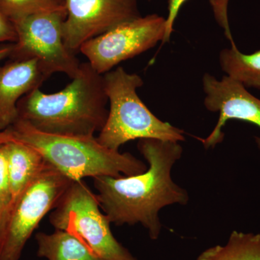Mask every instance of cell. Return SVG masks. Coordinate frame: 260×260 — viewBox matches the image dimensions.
<instances>
[{
  "instance_id": "obj_1",
  "label": "cell",
  "mask_w": 260,
  "mask_h": 260,
  "mask_svg": "<svg viewBox=\"0 0 260 260\" xmlns=\"http://www.w3.org/2000/svg\"><path fill=\"white\" fill-rule=\"evenodd\" d=\"M138 150L148 162L146 171L129 177L94 178V187L101 208L111 223L117 226L140 223L152 240L160 236L162 224L159 212L168 205H185L186 189L172 178L174 164L181 158L183 148L179 142L139 140Z\"/></svg>"
},
{
  "instance_id": "obj_2",
  "label": "cell",
  "mask_w": 260,
  "mask_h": 260,
  "mask_svg": "<svg viewBox=\"0 0 260 260\" xmlns=\"http://www.w3.org/2000/svg\"><path fill=\"white\" fill-rule=\"evenodd\" d=\"M109 102L104 76L81 63L71 83L57 93L34 89L18 102V119L34 129L58 135L90 136L107 121Z\"/></svg>"
},
{
  "instance_id": "obj_3",
  "label": "cell",
  "mask_w": 260,
  "mask_h": 260,
  "mask_svg": "<svg viewBox=\"0 0 260 260\" xmlns=\"http://www.w3.org/2000/svg\"><path fill=\"white\" fill-rule=\"evenodd\" d=\"M8 130L13 139L37 149L49 166L73 181L86 177H129L148 168L131 153L104 146L94 135L47 134L19 119Z\"/></svg>"
},
{
  "instance_id": "obj_4",
  "label": "cell",
  "mask_w": 260,
  "mask_h": 260,
  "mask_svg": "<svg viewBox=\"0 0 260 260\" xmlns=\"http://www.w3.org/2000/svg\"><path fill=\"white\" fill-rule=\"evenodd\" d=\"M103 76L110 107L107 121L97 137L101 144L119 150L121 145L135 140L184 141L183 130L159 119L142 102L137 93L143 85L140 75L118 68Z\"/></svg>"
},
{
  "instance_id": "obj_5",
  "label": "cell",
  "mask_w": 260,
  "mask_h": 260,
  "mask_svg": "<svg viewBox=\"0 0 260 260\" xmlns=\"http://www.w3.org/2000/svg\"><path fill=\"white\" fill-rule=\"evenodd\" d=\"M49 220L54 229L75 236L103 260H139L116 240L96 194L83 180L70 184Z\"/></svg>"
},
{
  "instance_id": "obj_6",
  "label": "cell",
  "mask_w": 260,
  "mask_h": 260,
  "mask_svg": "<svg viewBox=\"0 0 260 260\" xmlns=\"http://www.w3.org/2000/svg\"><path fill=\"white\" fill-rule=\"evenodd\" d=\"M73 182L47 166L30 183L3 220L0 260H19L28 239Z\"/></svg>"
},
{
  "instance_id": "obj_7",
  "label": "cell",
  "mask_w": 260,
  "mask_h": 260,
  "mask_svg": "<svg viewBox=\"0 0 260 260\" xmlns=\"http://www.w3.org/2000/svg\"><path fill=\"white\" fill-rule=\"evenodd\" d=\"M66 10L40 13L13 22L17 34L10 59H36L49 78L56 73L73 78L80 64L65 46L62 26Z\"/></svg>"
},
{
  "instance_id": "obj_8",
  "label": "cell",
  "mask_w": 260,
  "mask_h": 260,
  "mask_svg": "<svg viewBox=\"0 0 260 260\" xmlns=\"http://www.w3.org/2000/svg\"><path fill=\"white\" fill-rule=\"evenodd\" d=\"M167 19L157 14L140 16L85 42L79 51L98 73L105 74L122 61L166 42Z\"/></svg>"
},
{
  "instance_id": "obj_9",
  "label": "cell",
  "mask_w": 260,
  "mask_h": 260,
  "mask_svg": "<svg viewBox=\"0 0 260 260\" xmlns=\"http://www.w3.org/2000/svg\"><path fill=\"white\" fill-rule=\"evenodd\" d=\"M65 46L73 53L83 44L140 16L137 0H64Z\"/></svg>"
},
{
  "instance_id": "obj_10",
  "label": "cell",
  "mask_w": 260,
  "mask_h": 260,
  "mask_svg": "<svg viewBox=\"0 0 260 260\" xmlns=\"http://www.w3.org/2000/svg\"><path fill=\"white\" fill-rule=\"evenodd\" d=\"M205 107L212 112H219L218 122L209 136L201 139L206 149L214 148L223 140L222 129L230 119L251 123L260 128V99L248 91L242 83L225 75L217 79L210 74L203 78ZM260 150V137H255Z\"/></svg>"
},
{
  "instance_id": "obj_11",
  "label": "cell",
  "mask_w": 260,
  "mask_h": 260,
  "mask_svg": "<svg viewBox=\"0 0 260 260\" xmlns=\"http://www.w3.org/2000/svg\"><path fill=\"white\" fill-rule=\"evenodd\" d=\"M47 78L36 59H10L0 65V132L18 120L20 99Z\"/></svg>"
},
{
  "instance_id": "obj_12",
  "label": "cell",
  "mask_w": 260,
  "mask_h": 260,
  "mask_svg": "<svg viewBox=\"0 0 260 260\" xmlns=\"http://www.w3.org/2000/svg\"><path fill=\"white\" fill-rule=\"evenodd\" d=\"M8 164L13 205L45 168L47 162L37 149L13 139L8 143Z\"/></svg>"
},
{
  "instance_id": "obj_13",
  "label": "cell",
  "mask_w": 260,
  "mask_h": 260,
  "mask_svg": "<svg viewBox=\"0 0 260 260\" xmlns=\"http://www.w3.org/2000/svg\"><path fill=\"white\" fill-rule=\"evenodd\" d=\"M37 256L47 260H103L78 238L55 229L51 234H36Z\"/></svg>"
},
{
  "instance_id": "obj_14",
  "label": "cell",
  "mask_w": 260,
  "mask_h": 260,
  "mask_svg": "<svg viewBox=\"0 0 260 260\" xmlns=\"http://www.w3.org/2000/svg\"><path fill=\"white\" fill-rule=\"evenodd\" d=\"M232 47L220 51L219 62L225 75L242 83L246 88L260 90V50L250 54H243L232 41Z\"/></svg>"
},
{
  "instance_id": "obj_15",
  "label": "cell",
  "mask_w": 260,
  "mask_h": 260,
  "mask_svg": "<svg viewBox=\"0 0 260 260\" xmlns=\"http://www.w3.org/2000/svg\"><path fill=\"white\" fill-rule=\"evenodd\" d=\"M197 260H260V234L234 231L225 245L205 249Z\"/></svg>"
},
{
  "instance_id": "obj_16",
  "label": "cell",
  "mask_w": 260,
  "mask_h": 260,
  "mask_svg": "<svg viewBox=\"0 0 260 260\" xmlns=\"http://www.w3.org/2000/svg\"><path fill=\"white\" fill-rule=\"evenodd\" d=\"M0 8L13 23L32 15L66 10L64 0H0Z\"/></svg>"
},
{
  "instance_id": "obj_17",
  "label": "cell",
  "mask_w": 260,
  "mask_h": 260,
  "mask_svg": "<svg viewBox=\"0 0 260 260\" xmlns=\"http://www.w3.org/2000/svg\"><path fill=\"white\" fill-rule=\"evenodd\" d=\"M8 143L0 145V218L3 222L13 203L8 172Z\"/></svg>"
},
{
  "instance_id": "obj_18",
  "label": "cell",
  "mask_w": 260,
  "mask_h": 260,
  "mask_svg": "<svg viewBox=\"0 0 260 260\" xmlns=\"http://www.w3.org/2000/svg\"><path fill=\"white\" fill-rule=\"evenodd\" d=\"M16 41L17 34L14 24L0 8V43L14 44Z\"/></svg>"
},
{
  "instance_id": "obj_19",
  "label": "cell",
  "mask_w": 260,
  "mask_h": 260,
  "mask_svg": "<svg viewBox=\"0 0 260 260\" xmlns=\"http://www.w3.org/2000/svg\"><path fill=\"white\" fill-rule=\"evenodd\" d=\"M187 0H169L168 3V15L167 19V38L166 42H169L174 30V23L177 19L181 6Z\"/></svg>"
},
{
  "instance_id": "obj_20",
  "label": "cell",
  "mask_w": 260,
  "mask_h": 260,
  "mask_svg": "<svg viewBox=\"0 0 260 260\" xmlns=\"http://www.w3.org/2000/svg\"><path fill=\"white\" fill-rule=\"evenodd\" d=\"M12 50H13V44H5L0 47V62L6 58L10 57ZM13 139V136L8 130L0 132V145L8 143Z\"/></svg>"
},
{
  "instance_id": "obj_21",
  "label": "cell",
  "mask_w": 260,
  "mask_h": 260,
  "mask_svg": "<svg viewBox=\"0 0 260 260\" xmlns=\"http://www.w3.org/2000/svg\"><path fill=\"white\" fill-rule=\"evenodd\" d=\"M3 220L0 218V235H1L2 228H3Z\"/></svg>"
},
{
  "instance_id": "obj_22",
  "label": "cell",
  "mask_w": 260,
  "mask_h": 260,
  "mask_svg": "<svg viewBox=\"0 0 260 260\" xmlns=\"http://www.w3.org/2000/svg\"><path fill=\"white\" fill-rule=\"evenodd\" d=\"M149 1H150V0H149Z\"/></svg>"
}]
</instances>
